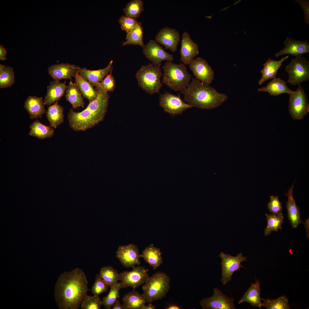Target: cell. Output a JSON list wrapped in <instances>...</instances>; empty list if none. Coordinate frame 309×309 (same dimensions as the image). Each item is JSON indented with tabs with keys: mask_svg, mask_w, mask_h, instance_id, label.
I'll use <instances>...</instances> for the list:
<instances>
[{
	"mask_svg": "<svg viewBox=\"0 0 309 309\" xmlns=\"http://www.w3.org/2000/svg\"><path fill=\"white\" fill-rule=\"evenodd\" d=\"M304 222L302 221V223L304 224L306 229V233L307 237H309V218L305 220Z\"/></svg>",
	"mask_w": 309,
	"mask_h": 309,
	"instance_id": "cell-49",
	"label": "cell"
},
{
	"mask_svg": "<svg viewBox=\"0 0 309 309\" xmlns=\"http://www.w3.org/2000/svg\"><path fill=\"white\" fill-rule=\"evenodd\" d=\"M267 221V225L264 230L265 236L271 233V231H278L282 229V225L283 222V214L279 215L268 214H266Z\"/></svg>",
	"mask_w": 309,
	"mask_h": 309,
	"instance_id": "cell-36",
	"label": "cell"
},
{
	"mask_svg": "<svg viewBox=\"0 0 309 309\" xmlns=\"http://www.w3.org/2000/svg\"><path fill=\"white\" fill-rule=\"evenodd\" d=\"M289 56H286L278 61H275L269 58L264 64V68L260 71L262 76L258 82L259 85H262L266 80L276 78V73L281 66L283 62L288 58Z\"/></svg>",
	"mask_w": 309,
	"mask_h": 309,
	"instance_id": "cell-26",
	"label": "cell"
},
{
	"mask_svg": "<svg viewBox=\"0 0 309 309\" xmlns=\"http://www.w3.org/2000/svg\"><path fill=\"white\" fill-rule=\"evenodd\" d=\"M170 278L165 273L159 272L149 277L143 286L142 294L147 303L161 300L169 291Z\"/></svg>",
	"mask_w": 309,
	"mask_h": 309,
	"instance_id": "cell-5",
	"label": "cell"
},
{
	"mask_svg": "<svg viewBox=\"0 0 309 309\" xmlns=\"http://www.w3.org/2000/svg\"><path fill=\"white\" fill-rule=\"evenodd\" d=\"M5 67L4 65L0 64V73H1L4 70Z\"/></svg>",
	"mask_w": 309,
	"mask_h": 309,
	"instance_id": "cell-52",
	"label": "cell"
},
{
	"mask_svg": "<svg viewBox=\"0 0 309 309\" xmlns=\"http://www.w3.org/2000/svg\"><path fill=\"white\" fill-rule=\"evenodd\" d=\"M46 117L50 126L55 128L64 122V115L63 107L57 101L48 108L46 112Z\"/></svg>",
	"mask_w": 309,
	"mask_h": 309,
	"instance_id": "cell-32",
	"label": "cell"
},
{
	"mask_svg": "<svg viewBox=\"0 0 309 309\" xmlns=\"http://www.w3.org/2000/svg\"><path fill=\"white\" fill-rule=\"evenodd\" d=\"M290 95L289 111L294 119H303L309 112L308 99L304 88L300 84L295 91H292Z\"/></svg>",
	"mask_w": 309,
	"mask_h": 309,
	"instance_id": "cell-8",
	"label": "cell"
},
{
	"mask_svg": "<svg viewBox=\"0 0 309 309\" xmlns=\"http://www.w3.org/2000/svg\"><path fill=\"white\" fill-rule=\"evenodd\" d=\"M74 77L75 80V83L83 96L87 99L89 102L94 101L97 97V94L92 84L79 74L78 70Z\"/></svg>",
	"mask_w": 309,
	"mask_h": 309,
	"instance_id": "cell-27",
	"label": "cell"
},
{
	"mask_svg": "<svg viewBox=\"0 0 309 309\" xmlns=\"http://www.w3.org/2000/svg\"><path fill=\"white\" fill-rule=\"evenodd\" d=\"M130 271H124L119 274L122 288L132 287L133 290L145 283L149 277L148 270L144 267L137 266Z\"/></svg>",
	"mask_w": 309,
	"mask_h": 309,
	"instance_id": "cell-10",
	"label": "cell"
},
{
	"mask_svg": "<svg viewBox=\"0 0 309 309\" xmlns=\"http://www.w3.org/2000/svg\"><path fill=\"white\" fill-rule=\"evenodd\" d=\"M99 83L95 88L97 94V98L92 102H89L86 108L104 118L107 112L110 96L108 92Z\"/></svg>",
	"mask_w": 309,
	"mask_h": 309,
	"instance_id": "cell-19",
	"label": "cell"
},
{
	"mask_svg": "<svg viewBox=\"0 0 309 309\" xmlns=\"http://www.w3.org/2000/svg\"><path fill=\"white\" fill-rule=\"evenodd\" d=\"M143 48V53L145 57L154 64L160 66L162 61H172L173 56L166 52L155 40H150Z\"/></svg>",
	"mask_w": 309,
	"mask_h": 309,
	"instance_id": "cell-13",
	"label": "cell"
},
{
	"mask_svg": "<svg viewBox=\"0 0 309 309\" xmlns=\"http://www.w3.org/2000/svg\"><path fill=\"white\" fill-rule=\"evenodd\" d=\"M7 52L3 46L0 45V60L4 61L6 59Z\"/></svg>",
	"mask_w": 309,
	"mask_h": 309,
	"instance_id": "cell-47",
	"label": "cell"
},
{
	"mask_svg": "<svg viewBox=\"0 0 309 309\" xmlns=\"http://www.w3.org/2000/svg\"><path fill=\"white\" fill-rule=\"evenodd\" d=\"M15 82L13 68L9 66L6 67L4 70L0 73V88L11 87Z\"/></svg>",
	"mask_w": 309,
	"mask_h": 309,
	"instance_id": "cell-41",
	"label": "cell"
},
{
	"mask_svg": "<svg viewBox=\"0 0 309 309\" xmlns=\"http://www.w3.org/2000/svg\"><path fill=\"white\" fill-rule=\"evenodd\" d=\"M24 107L30 115L31 119L41 118L46 111L42 97L29 96L26 100Z\"/></svg>",
	"mask_w": 309,
	"mask_h": 309,
	"instance_id": "cell-23",
	"label": "cell"
},
{
	"mask_svg": "<svg viewBox=\"0 0 309 309\" xmlns=\"http://www.w3.org/2000/svg\"><path fill=\"white\" fill-rule=\"evenodd\" d=\"M285 71L288 74L286 84L299 85L309 80V62L304 57H297L292 59L285 67Z\"/></svg>",
	"mask_w": 309,
	"mask_h": 309,
	"instance_id": "cell-7",
	"label": "cell"
},
{
	"mask_svg": "<svg viewBox=\"0 0 309 309\" xmlns=\"http://www.w3.org/2000/svg\"><path fill=\"white\" fill-rule=\"evenodd\" d=\"M235 300L223 294L219 289L215 288L213 296L204 298L200 302L203 309H236Z\"/></svg>",
	"mask_w": 309,
	"mask_h": 309,
	"instance_id": "cell-12",
	"label": "cell"
},
{
	"mask_svg": "<svg viewBox=\"0 0 309 309\" xmlns=\"http://www.w3.org/2000/svg\"><path fill=\"white\" fill-rule=\"evenodd\" d=\"M288 300L284 295L274 300L262 298L263 306L267 309H289Z\"/></svg>",
	"mask_w": 309,
	"mask_h": 309,
	"instance_id": "cell-38",
	"label": "cell"
},
{
	"mask_svg": "<svg viewBox=\"0 0 309 309\" xmlns=\"http://www.w3.org/2000/svg\"><path fill=\"white\" fill-rule=\"evenodd\" d=\"M108 286L99 274H97L96 276L95 281L93 285L92 291L94 295L99 296L102 293L106 292L108 289Z\"/></svg>",
	"mask_w": 309,
	"mask_h": 309,
	"instance_id": "cell-43",
	"label": "cell"
},
{
	"mask_svg": "<svg viewBox=\"0 0 309 309\" xmlns=\"http://www.w3.org/2000/svg\"><path fill=\"white\" fill-rule=\"evenodd\" d=\"M199 52L197 44L191 39L188 32L184 31L182 34L180 52L181 62L185 65L189 64Z\"/></svg>",
	"mask_w": 309,
	"mask_h": 309,
	"instance_id": "cell-18",
	"label": "cell"
},
{
	"mask_svg": "<svg viewBox=\"0 0 309 309\" xmlns=\"http://www.w3.org/2000/svg\"><path fill=\"white\" fill-rule=\"evenodd\" d=\"M270 201L267 204L270 211L272 214L279 215L283 214L282 203L279 199V197L273 195L270 196Z\"/></svg>",
	"mask_w": 309,
	"mask_h": 309,
	"instance_id": "cell-44",
	"label": "cell"
},
{
	"mask_svg": "<svg viewBox=\"0 0 309 309\" xmlns=\"http://www.w3.org/2000/svg\"><path fill=\"white\" fill-rule=\"evenodd\" d=\"M78 67L77 66L68 63L54 64L48 67V74L54 80L67 79L72 80Z\"/></svg>",
	"mask_w": 309,
	"mask_h": 309,
	"instance_id": "cell-20",
	"label": "cell"
},
{
	"mask_svg": "<svg viewBox=\"0 0 309 309\" xmlns=\"http://www.w3.org/2000/svg\"><path fill=\"white\" fill-rule=\"evenodd\" d=\"M113 61L111 60L106 68L96 70H90L86 68L78 66L79 74L95 87L100 83L113 69Z\"/></svg>",
	"mask_w": 309,
	"mask_h": 309,
	"instance_id": "cell-21",
	"label": "cell"
},
{
	"mask_svg": "<svg viewBox=\"0 0 309 309\" xmlns=\"http://www.w3.org/2000/svg\"><path fill=\"white\" fill-rule=\"evenodd\" d=\"M179 32L175 29L166 27L162 28L157 34L156 41L164 46L165 49H168L173 52L177 49V45L180 41Z\"/></svg>",
	"mask_w": 309,
	"mask_h": 309,
	"instance_id": "cell-16",
	"label": "cell"
},
{
	"mask_svg": "<svg viewBox=\"0 0 309 309\" xmlns=\"http://www.w3.org/2000/svg\"><path fill=\"white\" fill-rule=\"evenodd\" d=\"M260 283L256 279L255 283H252L250 286L238 301V304L247 302L253 306L262 308L263 306L260 296Z\"/></svg>",
	"mask_w": 309,
	"mask_h": 309,
	"instance_id": "cell-24",
	"label": "cell"
},
{
	"mask_svg": "<svg viewBox=\"0 0 309 309\" xmlns=\"http://www.w3.org/2000/svg\"><path fill=\"white\" fill-rule=\"evenodd\" d=\"M118 22L121 29L126 32V35L136 26L138 22L136 19L128 17L124 15L119 18Z\"/></svg>",
	"mask_w": 309,
	"mask_h": 309,
	"instance_id": "cell-42",
	"label": "cell"
},
{
	"mask_svg": "<svg viewBox=\"0 0 309 309\" xmlns=\"http://www.w3.org/2000/svg\"><path fill=\"white\" fill-rule=\"evenodd\" d=\"M88 290V282L81 269L76 268L61 274L55 287L54 296L60 309H78Z\"/></svg>",
	"mask_w": 309,
	"mask_h": 309,
	"instance_id": "cell-1",
	"label": "cell"
},
{
	"mask_svg": "<svg viewBox=\"0 0 309 309\" xmlns=\"http://www.w3.org/2000/svg\"><path fill=\"white\" fill-rule=\"evenodd\" d=\"M66 99L72 106L73 108H84L85 104L82 93L75 83L70 81L66 90Z\"/></svg>",
	"mask_w": 309,
	"mask_h": 309,
	"instance_id": "cell-30",
	"label": "cell"
},
{
	"mask_svg": "<svg viewBox=\"0 0 309 309\" xmlns=\"http://www.w3.org/2000/svg\"><path fill=\"white\" fill-rule=\"evenodd\" d=\"M30 128L29 134L39 139L51 138L54 133V130L52 127L43 124L38 119L31 124Z\"/></svg>",
	"mask_w": 309,
	"mask_h": 309,
	"instance_id": "cell-33",
	"label": "cell"
},
{
	"mask_svg": "<svg viewBox=\"0 0 309 309\" xmlns=\"http://www.w3.org/2000/svg\"><path fill=\"white\" fill-rule=\"evenodd\" d=\"M162 253L160 249L154 246L152 244L148 246L142 251L140 257H142L146 262L154 270L156 269L163 262L161 256Z\"/></svg>",
	"mask_w": 309,
	"mask_h": 309,
	"instance_id": "cell-29",
	"label": "cell"
},
{
	"mask_svg": "<svg viewBox=\"0 0 309 309\" xmlns=\"http://www.w3.org/2000/svg\"><path fill=\"white\" fill-rule=\"evenodd\" d=\"M219 256L222 260L221 281L225 285L231 280L232 275L235 271L240 270L241 268H245L241 263L247 260V257L243 256L241 253H237L236 256L234 257L223 252L220 253Z\"/></svg>",
	"mask_w": 309,
	"mask_h": 309,
	"instance_id": "cell-9",
	"label": "cell"
},
{
	"mask_svg": "<svg viewBox=\"0 0 309 309\" xmlns=\"http://www.w3.org/2000/svg\"><path fill=\"white\" fill-rule=\"evenodd\" d=\"M160 66L149 64L142 66L136 73L135 77L138 86L150 95L159 93L163 86L161 81L163 73Z\"/></svg>",
	"mask_w": 309,
	"mask_h": 309,
	"instance_id": "cell-4",
	"label": "cell"
},
{
	"mask_svg": "<svg viewBox=\"0 0 309 309\" xmlns=\"http://www.w3.org/2000/svg\"><path fill=\"white\" fill-rule=\"evenodd\" d=\"M143 28L140 22H138L136 26L126 35V41L123 43V45H139L143 48L145 45L143 40Z\"/></svg>",
	"mask_w": 309,
	"mask_h": 309,
	"instance_id": "cell-34",
	"label": "cell"
},
{
	"mask_svg": "<svg viewBox=\"0 0 309 309\" xmlns=\"http://www.w3.org/2000/svg\"><path fill=\"white\" fill-rule=\"evenodd\" d=\"M162 82L176 92H181L190 83L191 76L183 63L176 64L167 61L163 66Z\"/></svg>",
	"mask_w": 309,
	"mask_h": 309,
	"instance_id": "cell-3",
	"label": "cell"
},
{
	"mask_svg": "<svg viewBox=\"0 0 309 309\" xmlns=\"http://www.w3.org/2000/svg\"><path fill=\"white\" fill-rule=\"evenodd\" d=\"M301 6L304 12V19L306 24L309 25V1L308 0H295Z\"/></svg>",
	"mask_w": 309,
	"mask_h": 309,
	"instance_id": "cell-46",
	"label": "cell"
},
{
	"mask_svg": "<svg viewBox=\"0 0 309 309\" xmlns=\"http://www.w3.org/2000/svg\"><path fill=\"white\" fill-rule=\"evenodd\" d=\"M122 301L124 309H142L146 302L142 295L135 290L124 295Z\"/></svg>",
	"mask_w": 309,
	"mask_h": 309,
	"instance_id": "cell-28",
	"label": "cell"
},
{
	"mask_svg": "<svg viewBox=\"0 0 309 309\" xmlns=\"http://www.w3.org/2000/svg\"><path fill=\"white\" fill-rule=\"evenodd\" d=\"M116 257L126 268H132L140 264V255L137 246L132 244L119 246L116 251Z\"/></svg>",
	"mask_w": 309,
	"mask_h": 309,
	"instance_id": "cell-15",
	"label": "cell"
},
{
	"mask_svg": "<svg viewBox=\"0 0 309 309\" xmlns=\"http://www.w3.org/2000/svg\"><path fill=\"white\" fill-rule=\"evenodd\" d=\"M67 86L66 81L61 82L60 80L51 81L47 87L46 94L43 100L44 105H50L59 100L64 95Z\"/></svg>",
	"mask_w": 309,
	"mask_h": 309,
	"instance_id": "cell-22",
	"label": "cell"
},
{
	"mask_svg": "<svg viewBox=\"0 0 309 309\" xmlns=\"http://www.w3.org/2000/svg\"><path fill=\"white\" fill-rule=\"evenodd\" d=\"M99 274L110 288L117 283L118 280H119V274L110 266L102 267L100 270Z\"/></svg>",
	"mask_w": 309,
	"mask_h": 309,
	"instance_id": "cell-35",
	"label": "cell"
},
{
	"mask_svg": "<svg viewBox=\"0 0 309 309\" xmlns=\"http://www.w3.org/2000/svg\"><path fill=\"white\" fill-rule=\"evenodd\" d=\"M112 70L99 83L100 86L107 92H113L115 87L116 81L112 75Z\"/></svg>",
	"mask_w": 309,
	"mask_h": 309,
	"instance_id": "cell-45",
	"label": "cell"
},
{
	"mask_svg": "<svg viewBox=\"0 0 309 309\" xmlns=\"http://www.w3.org/2000/svg\"><path fill=\"white\" fill-rule=\"evenodd\" d=\"M159 102L164 111L173 116L181 114L187 109L192 107L181 98L180 94L176 96L165 92L160 94Z\"/></svg>",
	"mask_w": 309,
	"mask_h": 309,
	"instance_id": "cell-11",
	"label": "cell"
},
{
	"mask_svg": "<svg viewBox=\"0 0 309 309\" xmlns=\"http://www.w3.org/2000/svg\"><path fill=\"white\" fill-rule=\"evenodd\" d=\"M112 309H124L123 305L121 304L120 301L118 299L116 300L114 304L112 306Z\"/></svg>",
	"mask_w": 309,
	"mask_h": 309,
	"instance_id": "cell-48",
	"label": "cell"
},
{
	"mask_svg": "<svg viewBox=\"0 0 309 309\" xmlns=\"http://www.w3.org/2000/svg\"><path fill=\"white\" fill-rule=\"evenodd\" d=\"M143 2L141 0H133L128 3L123 9L126 17L137 19L144 11Z\"/></svg>",
	"mask_w": 309,
	"mask_h": 309,
	"instance_id": "cell-37",
	"label": "cell"
},
{
	"mask_svg": "<svg viewBox=\"0 0 309 309\" xmlns=\"http://www.w3.org/2000/svg\"><path fill=\"white\" fill-rule=\"evenodd\" d=\"M155 307L151 303H149L147 306L145 305L142 308V309H154Z\"/></svg>",
	"mask_w": 309,
	"mask_h": 309,
	"instance_id": "cell-51",
	"label": "cell"
},
{
	"mask_svg": "<svg viewBox=\"0 0 309 309\" xmlns=\"http://www.w3.org/2000/svg\"><path fill=\"white\" fill-rule=\"evenodd\" d=\"M80 305L82 309H100L102 305L99 296H89L87 294L82 300Z\"/></svg>",
	"mask_w": 309,
	"mask_h": 309,
	"instance_id": "cell-40",
	"label": "cell"
},
{
	"mask_svg": "<svg viewBox=\"0 0 309 309\" xmlns=\"http://www.w3.org/2000/svg\"><path fill=\"white\" fill-rule=\"evenodd\" d=\"M108 294L104 297L102 300V305L105 308L110 309L119 298V290L122 288L120 282L111 287Z\"/></svg>",
	"mask_w": 309,
	"mask_h": 309,
	"instance_id": "cell-39",
	"label": "cell"
},
{
	"mask_svg": "<svg viewBox=\"0 0 309 309\" xmlns=\"http://www.w3.org/2000/svg\"><path fill=\"white\" fill-rule=\"evenodd\" d=\"M284 48L275 54L278 57L284 54H290L295 57L302 56L309 53V42L308 40L301 41L286 37L284 42Z\"/></svg>",
	"mask_w": 309,
	"mask_h": 309,
	"instance_id": "cell-17",
	"label": "cell"
},
{
	"mask_svg": "<svg viewBox=\"0 0 309 309\" xmlns=\"http://www.w3.org/2000/svg\"><path fill=\"white\" fill-rule=\"evenodd\" d=\"M167 309H179L181 308L175 304H171L166 308Z\"/></svg>",
	"mask_w": 309,
	"mask_h": 309,
	"instance_id": "cell-50",
	"label": "cell"
},
{
	"mask_svg": "<svg viewBox=\"0 0 309 309\" xmlns=\"http://www.w3.org/2000/svg\"><path fill=\"white\" fill-rule=\"evenodd\" d=\"M181 93L183 101L192 107L211 110L221 105L228 99L227 95L218 92L211 86L192 78L187 88Z\"/></svg>",
	"mask_w": 309,
	"mask_h": 309,
	"instance_id": "cell-2",
	"label": "cell"
},
{
	"mask_svg": "<svg viewBox=\"0 0 309 309\" xmlns=\"http://www.w3.org/2000/svg\"><path fill=\"white\" fill-rule=\"evenodd\" d=\"M68 118L70 126L75 131H86L98 124L104 119L86 108L79 112L70 109Z\"/></svg>",
	"mask_w": 309,
	"mask_h": 309,
	"instance_id": "cell-6",
	"label": "cell"
},
{
	"mask_svg": "<svg viewBox=\"0 0 309 309\" xmlns=\"http://www.w3.org/2000/svg\"><path fill=\"white\" fill-rule=\"evenodd\" d=\"M293 185L286 193L288 198L286 203L288 219L292 227L296 228L302 221L300 218V212L293 196Z\"/></svg>",
	"mask_w": 309,
	"mask_h": 309,
	"instance_id": "cell-25",
	"label": "cell"
},
{
	"mask_svg": "<svg viewBox=\"0 0 309 309\" xmlns=\"http://www.w3.org/2000/svg\"><path fill=\"white\" fill-rule=\"evenodd\" d=\"M189 67L196 78L202 83L209 85L214 78V72L206 60L200 57L193 60Z\"/></svg>",
	"mask_w": 309,
	"mask_h": 309,
	"instance_id": "cell-14",
	"label": "cell"
},
{
	"mask_svg": "<svg viewBox=\"0 0 309 309\" xmlns=\"http://www.w3.org/2000/svg\"><path fill=\"white\" fill-rule=\"evenodd\" d=\"M258 91L267 92L271 95L274 96L283 93L289 94L292 91L288 87L286 83L280 78L273 79L266 87L259 88Z\"/></svg>",
	"mask_w": 309,
	"mask_h": 309,
	"instance_id": "cell-31",
	"label": "cell"
}]
</instances>
